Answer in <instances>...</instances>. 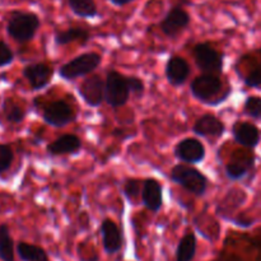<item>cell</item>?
<instances>
[{"label":"cell","instance_id":"cell-23","mask_svg":"<svg viewBox=\"0 0 261 261\" xmlns=\"http://www.w3.org/2000/svg\"><path fill=\"white\" fill-rule=\"evenodd\" d=\"M0 259L14 261V242L7 224H0Z\"/></svg>","mask_w":261,"mask_h":261},{"label":"cell","instance_id":"cell-14","mask_svg":"<svg viewBox=\"0 0 261 261\" xmlns=\"http://www.w3.org/2000/svg\"><path fill=\"white\" fill-rule=\"evenodd\" d=\"M142 201L148 211L157 213L162 208V185L155 178H147L143 182Z\"/></svg>","mask_w":261,"mask_h":261},{"label":"cell","instance_id":"cell-25","mask_svg":"<svg viewBox=\"0 0 261 261\" xmlns=\"http://www.w3.org/2000/svg\"><path fill=\"white\" fill-rule=\"evenodd\" d=\"M244 112L254 120H261V97L249 96L244 103Z\"/></svg>","mask_w":261,"mask_h":261},{"label":"cell","instance_id":"cell-13","mask_svg":"<svg viewBox=\"0 0 261 261\" xmlns=\"http://www.w3.org/2000/svg\"><path fill=\"white\" fill-rule=\"evenodd\" d=\"M193 132L200 137L219 138L226 132V125L214 115L206 114L196 120L193 126Z\"/></svg>","mask_w":261,"mask_h":261},{"label":"cell","instance_id":"cell-28","mask_svg":"<svg viewBox=\"0 0 261 261\" xmlns=\"http://www.w3.org/2000/svg\"><path fill=\"white\" fill-rule=\"evenodd\" d=\"M245 86L250 87V88H257L261 87V64L257 65L256 68L252 69L244 79Z\"/></svg>","mask_w":261,"mask_h":261},{"label":"cell","instance_id":"cell-7","mask_svg":"<svg viewBox=\"0 0 261 261\" xmlns=\"http://www.w3.org/2000/svg\"><path fill=\"white\" fill-rule=\"evenodd\" d=\"M76 114L73 107L64 99L51 102L42 112L43 121L54 127H63L75 120Z\"/></svg>","mask_w":261,"mask_h":261},{"label":"cell","instance_id":"cell-15","mask_svg":"<svg viewBox=\"0 0 261 261\" xmlns=\"http://www.w3.org/2000/svg\"><path fill=\"white\" fill-rule=\"evenodd\" d=\"M101 234L103 249L107 254L114 255L121 249L122 236L119 227L111 219H105L101 224Z\"/></svg>","mask_w":261,"mask_h":261},{"label":"cell","instance_id":"cell-30","mask_svg":"<svg viewBox=\"0 0 261 261\" xmlns=\"http://www.w3.org/2000/svg\"><path fill=\"white\" fill-rule=\"evenodd\" d=\"M126 83L129 87V91L132 93L137 94V96H142L143 92H144V83L140 78L138 76H126Z\"/></svg>","mask_w":261,"mask_h":261},{"label":"cell","instance_id":"cell-16","mask_svg":"<svg viewBox=\"0 0 261 261\" xmlns=\"http://www.w3.org/2000/svg\"><path fill=\"white\" fill-rule=\"evenodd\" d=\"M82 140L74 134H64L47 145L46 150L51 155L75 154L81 150Z\"/></svg>","mask_w":261,"mask_h":261},{"label":"cell","instance_id":"cell-9","mask_svg":"<svg viewBox=\"0 0 261 261\" xmlns=\"http://www.w3.org/2000/svg\"><path fill=\"white\" fill-rule=\"evenodd\" d=\"M78 92L88 106L98 107L105 101V82L99 75H91L84 79Z\"/></svg>","mask_w":261,"mask_h":261},{"label":"cell","instance_id":"cell-19","mask_svg":"<svg viewBox=\"0 0 261 261\" xmlns=\"http://www.w3.org/2000/svg\"><path fill=\"white\" fill-rule=\"evenodd\" d=\"M17 252L22 261H50L42 247L27 242H19L17 246Z\"/></svg>","mask_w":261,"mask_h":261},{"label":"cell","instance_id":"cell-3","mask_svg":"<svg viewBox=\"0 0 261 261\" xmlns=\"http://www.w3.org/2000/svg\"><path fill=\"white\" fill-rule=\"evenodd\" d=\"M170 177L173 182L180 185L189 193L196 196H201L205 194L208 188V178L204 173L194 167H189L185 165H177L171 170Z\"/></svg>","mask_w":261,"mask_h":261},{"label":"cell","instance_id":"cell-6","mask_svg":"<svg viewBox=\"0 0 261 261\" xmlns=\"http://www.w3.org/2000/svg\"><path fill=\"white\" fill-rule=\"evenodd\" d=\"M129 94L126 76L115 70L110 71L105 82V101L107 105L114 109L124 106L129 101Z\"/></svg>","mask_w":261,"mask_h":261},{"label":"cell","instance_id":"cell-8","mask_svg":"<svg viewBox=\"0 0 261 261\" xmlns=\"http://www.w3.org/2000/svg\"><path fill=\"white\" fill-rule=\"evenodd\" d=\"M190 15L182 7H173L161 20L160 28L167 37L175 38L190 24Z\"/></svg>","mask_w":261,"mask_h":261},{"label":"cell","instance_id":"cell-2","mask_svg":"<svg viewBox=\"0 0 261 261\" xmlns=\"http://www.w3.org/2000/svg\"><path fill=\"white\" fill-rule=\"evenodd\" d=\"M40 25V18L35 13L15 12L8 20L7 32L13 40L24 43L35 37Z\"/></svg>","mask_w":261,"mask_h":261},{"label":"cell","instance_id":"cell-12","mask_svg":"<svg viewBox=\"0 0 261 261\" xmlns=\"http://www.w3.org/2000/svg\"><path fill=\"white\" fill-rule=\"evenodd\" d=\"M234 142L241 144L242 147L254 149L260 144L261 132L256 125L247 121H237L232 126Z\"/></svg>","mask_w":261,"mask_h":261},{"label":"cell","instance_id":"cell-21","mask_svg":"<svg viewBox=\"0 0 261 261\" xmlns=\"http://www.w3.org/2000/svg\"><path fill=\"white\" fill-rule=\"evenodd\" d=\"M196 252V237L194 233H186L180 240L176 251V261H193Z\"/></svg>","mask_w":261,"mask_h":261},{"label":"cell","instance_id":"cell-17","mask_svg":"<svg viewBox=\"0 0 261 261\" xmlns=\"http://www.w3.org/2000/svg\"><path fill=\"white\" fill-rule=\"evenodd\" d=\"M190 74V65L181 56H172L166 65V76L172 86H181L186 82Z\"/></svg>","mask_w":261,"mask_h":261},{"label":"cell","instance_id":"cell-29","mask_svg":"<svg viewBox=\"0 0 261 261\" xmlns=\"http://www.w3.org/2000/svg\"><path fill=\"white\" fill-rule=\"evenodd\" d=\"M13 60H14V54L12 48L4 41L0 40V68L9 65L13 63Z\"/></svg>","mask_w":261,"mask_h":261},{"label":"cell","instance_id":"cell-31","mask_svg":"<svg viewBox=\"0 0 261 261\" xmlns=\"http://www.w3.org/2000/svg\"><path fill=\"white\" fill-rule=\"evenodd\" d=\"M110 2H111L114 5H116V7H124V5H127L130 4V3H133L134 0H110Z\"/></svg>","mask_w":261,"mask_h":261},{"label":"cell","instance_id":"cell-24","mask_svg":"<svg viewBox=\"0 0 261 261\" xmlns=\"http://www.w3.org/2000/svg\"><path fill=\"white\" fill-rule=\"evenodd\" d=\"M3 114L7 121L12 122V124H19L24 120L25 111L20 105L13 101V98H7L3 103Z\"/></svg>","mask_w":261,"mask_h":261},{"label":"cell","instance_id":"cell-5","mask_svg":"<svg viewBox=\"0 0 261 261\" xmlns=\"http://www.w3.org/2000/svg\"><path fill=\"white\" fill-rule=\"evenodd\" d=\"M193 55L196 65L203 73L221 74L223 70L224 55L211 43H196L193 48Z\"/></svg>","mask_w":261,"mask_h":261},{"label":"cell","instance_id":"cell-11","mask_svg":"<svg viewBox=\"0 0 261 261\" xmlns=\"http://www.w3.org/2000/svg\"><path fill=\"white\" fill-rule=\"evenodd\" d=\"M175 155L182 162L195 165L205 158V147L195 138H186L176 145Z\"/></svg>","mask_w":261,"mask_h":261},{"label":"cell","instance_id":"cell-1","mask_svg":"<svg viewBox=\"0 0 261 261\" xmlns=\"http://www.w3.org/2000/svg\"><path fill=\"white\" fill-rule=\"evenodd\" d=\"M223 84L218 74H208L204 73L201 75L196 76L190 84L191 94L199 99L200 102L206 105H218L221 102L226 101V98L222 96L221 92Z\"/></svg>","mask_w":261,"mask_h":261},{"label":"cell","instance_id":"cell-22","mask_svg":"<svg viewBox=\"0 0 261 261\" xmlns=\"http://www.w3.org/2000/svg\"><path fill=\"white\" fill-rule=\"evenodd\" d=\"M71 12L81 18H94L98 15V9L94 0H68Z\"/></svg>","mask_w":261,"mask_h":261},{"label":"cell","instance_id":"cell-10","mask_svg":"<svg viewBox=\"0 0 261 261\" xmlns=\"http://www.w3.org/2000/svg\"><path fill=\"white\" fill-rule=\"evenodd\" d=\"M23 75L30 83L32 91H41L53 81L54 69L53 66L43 63L31 64L23 69Z\"/></svg>","mask_w":261,"mask_h":261},{"label":"cell","instance_id":"cell-4","mask_svg":"<svg viewBox=\"0 0 261 261\" xmlns=\"http://www.w3.org/2000/svg\"><path fill=\"white\" fill-rule=\"evenodd\" d=\"M101 64V55L97 53H86L76 56L69 63L64 64L59 70V75L65 81H75L76 78L88 75Z\"/></svg>","mask_w":261,"mask_h":261},{"label":"cell","instance_id":"cell-27","mask_svg":"<svg viewBox=\"0 0 261 261\" xmlns=\"http://www.w3.org/2000/svg\"><path fill=\"white\" fill-rule=\"evenodd\" d=\"M140 180L138 178H127L124 184V194L129 200H135L140 195Z\"/></svg>","mask_w":261,"mask_h":261},{"label":"cell","instance_id":"cell-20","mask_svg":"<svg viewBox=\"0 0 261 261\" xmlns=\"http://www.w3.org/2000/svg\"><path fill=\"white\" fill-rule=\"evenodd\" d=\"M254 166V158L249 160H232L226 166V175L229 180L239 181L249 173L250 168Z\"/></svg>","mask_w":261,"mask_h":261},{"label":"cell","instance_id":"cell-26","mask_svg":"<svg viewBox=\"0 0 261 261\" xmlns=\"http://www.w3.org/2000/svg\"><path fill=\"white\" fill-rule=\"evenodd\" d=\"M14 160V153L10 145L0 144V175L7 172Z\"/></svg>","mask_w":261,"mask_h":261},{"label":"cell","instance_id":"cell-18","mask_svg":"<svg viewBox=\"0 0 261 261\" xmlns=\"http://www.w3.org/2000/svg\"><path fill=\"white\" fill-rule=\"evenodd\" d=\"M89 40V32L79 27H71L65 31L55 33V43L56 45H68V43L76 42V41H83L87 42Z\"/></svg>","mask_w":261,"mask_h":261}]
</instances>
